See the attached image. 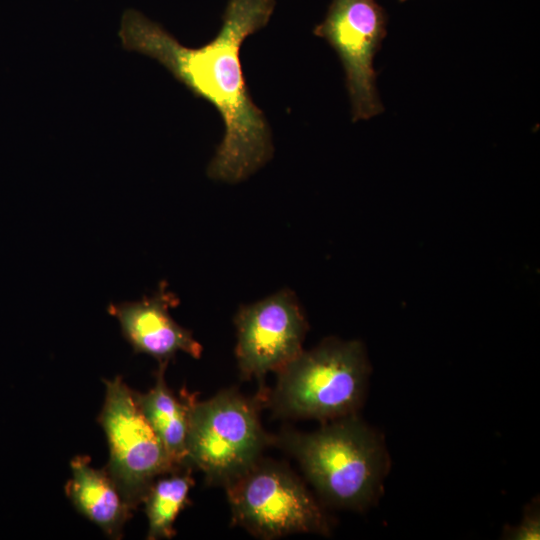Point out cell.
Here are the masks:
<instances>
[{
  "mask_svg": "<svg viewBox=\"0 0 540 540\" xmlns=\"http://www.w3.org/2000/svg\"><path fill=\"white\" fill-rule=\"evenodd\" d=\"M277 375L275 387L262 400L278 416L331 421L356 414L369 365L359 341L331 338L302 350Z\"/></svg>",
  "mask_w": 540,
  "mask_h": 540,
  "instance_id": "3957f363",
  "label": "cell"
},
{
  "mask_svg": "<svg viewBox=\"0 0 540 540\" xmlns=\"http://www.w3.org/2000/svg\"><path fill=\"white\" fill-rule=\"evenodd\" d=\"M233 522L255 537L330 534V522L305 484L288 467L261 458L224 486Z\"/></svg>",
  "mask_w": 540,
  "mask_h": 540,
  "instance_id": "5b68a950",
  "label": "cell"
},
{
  "mask_svg": "<svg viewBox=\"0 0 540 540\" xmlns=\"http://www.w3.org/2000/svg\"><path fill=\"white\" fill-rule=\"evenodd\" d=\"M234 323L235 355L241 377L260 383L269 372H278L302 350L308 330L296 295L282 289L260 301L242 306Z\"/></svg>",
  "mask_w": 540,
  "mask_h": 540,
  "instance_id": "ba28073f",
  "label": "cell"
},
{
  "mask_svg": "<svg viewBox=\"0 0 540 540\" xmlns=\"http://www.w3.org/2000/svg\"><path fill=\"white\" fill-rule=\"evenodd\" d=\"M167 364H158L154 386L144 394L136 392L140 408L176 466L189 464L187 436L194 398L175 395L165 380ZM190 465V464H189Z\"/></svg>",
  "mask_w": 540,
  "mask_h": 540,
  "instance_id": "8fae6325",
  "label": "cell"
},
{
  "mask_svg": "<svg viewBox=\"0 0 540 540\" xmlns=\"http://www.w3.org/2000/svg\"><path fill=\"white\" fill-rule=\"evenodd\" d=\"M72 477L65 492L76 510L95 523L108 537L120 539L133 509L125 501L105 468L90 465L88 456L77 455L70 462Z\"/></svg>",
  "mask_w": 540,
  "mask_h": 540,
  "instance_id": "30bf717a",
  "label": "cell"
},
{
  "mask_svg": "<svg viewBox=\"0 0 540 540\" xmlns=\"http://www.w3.org/2000/svg\"><path fill=\"white\" fill-rule=\"evenodd\" d=\"M103 381L106 394L98 419L109 447L105 469L134 510L154 480L177 467L144 416L136 391L121 376Z\"/></svg>",
  "mask_w": 540,
  "mask_h": 540,
  "instance_id": "8992f818",
  "label": "cell"
},
{
  "mask_svg": "<svg viewBox=\"0 0 540 540\" xmlns=\"http://www.w3.org/2000/svg\"><path fill=\"white\" fill-rule=\"evenodd\" d=\"M504 538L512 540H535L540 538V515L538 502L527 506L522 521L515 527L506 528Z\"/></svg>",
  "mask_w": 540,
  "mask_h": 540,
  "instance_id": "4fadbf2b",
  "label": "cell"
},
{
  "mask_svg": "<svg viewBox=\"0 0 540 540\" xmlns=\"http://www.w3.org/2000/svg\"><path fill=\"white\" fill-rule=\"evenodd\" d=\"M193 484L192 466L189 464L154 480L142 502L148 520L147 539H171L175 536L174 522L189 503L188 495Z\"/></svg>",
  "mask_w": 540,
  "mask_h": 540,
  "instance_id": "7c38bea8",
  "label": "cell"
},
{
  "mask_svg": "<svg viewBox=\"0 0 540 540\" xmlns=\"http://www.w3.org/2000/svg\"><path fill=\"white\" fill-rule=\"evenodd\" d=\"M271 444L291 454L330 505L361 511L380 497L389 460L384 440L356 414L301 433L283 430Z\"/></svg>",
  "mask_w": 540,
  "mask_h": 540,
  "instance_id": "7a4b0ae2",
  "label": "cell"
},
{
  "mask_svg": "<svg viewBox=\"0 0 540 540\" xmlns=\"http://www.w3.org/2000/svg\"><path fill=\"white\" fill-rule=\"evenodd\" d=\"M178 304L177 296L162 281L153 295L110 303L107 312L118 320L123 337L135 353L147 354L158 364L168 365L178 352L199 359L203 351L191 331L171 317L170 308Z\"/></svg>",
  "mask_w": 540,
  "mask_h": 540,
  "instance_id": "9c48e42d",
  "label": "cell"
},
{
  "mask_svg": "<svg viewBox=\"0 0 540 540\" xmlns=\"http://www.w3.org/2000/svg\"><path fill=\"white\" fill-rule=\"evenodd\" d=\"M275 4V0H228L217 35L198 48L182 45L135 9L122 14L118 35L123 48L156 60L219 112L225 130L207 167L213 180L241 182L273 156L271 129L252 100L239 54L244 40L267 25Z\"/></svg>",
  "mask_w": 540,
  "mask_h": 540,
  "instance_id": "6da1fadb",
  "label": "cell"
},
{
  "mask_svg": "<svg viewBox=\"0 0 540 540\" xmlns=\"http://www.w3.org/2000/svg\"><path fill=\"white\" fill-rule=\"evenodd\" d=\"M259 405L235 389H226L191 405L188 463L210 484L226 486L256 463L271 435L265 433Z\"/></svg>",
  "mask_w": 540,
  "mask_h": 540,
  "instance_id": "277c9868",
  "label": "cell"
},
{
  "mask_svg": "<svg viewBox=\"0 0 540 540\" xmlns=\"http://www.w3.org/2000/svg\"><path fill=\"white\" fill-rule=\"evenodd\" d=\"M387 17L375 0H332L313 33L337 53L345 72L352 121L383 112L373 60L386 37Z\"/></svg>",
  "mask_w": 540,
  "mask_h": 540,
  "instance_id": "52a82bcc",
  "label": "cell"
},
{
  "mask_svg": "<svg viewBox=\"0 0 540 540\" xmlns=\"http://www.w3.org/2000/svg\"><path fill=\"white\" fill-rule=\"evenodd\" d=\"M400 2H405L406 0H399Z\"/></svg>",
  "mask_w": 540,
  "mask_h": 540,
  "instance_id": "5bb4252c",
  "label": "cell"
}]
</instances>
